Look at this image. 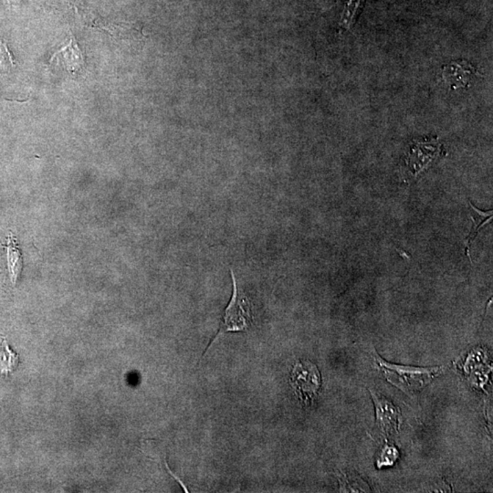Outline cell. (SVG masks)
I'll list each match as a JSON object with an SVG mask.
<instances>
[{
    "mask_svg": "<svg viewBox=\"0 0 493 493\" xmlns=\"http://www.w3.org/2000/svg\"><path fill=\"white\" fill-rule=\"evenodd\" d=\"M376 364L389 383L408 395L421 391L445 369L444 367L418 368L392 365L383 361L380 357H376Z\"/></svg>",
    "mask_w": 493,
    "mask_h": 493,
    "instance_id": "6da1fadb",
    "label": "cell"
},
{
    "mask_svg": "<svg viewBox=\"0 0 493 493\" xmlns=\"http://www.w3.org/2000/svg\"><path fill=\"white\" fill-rule=\"evenodd\" d=\"M231 277L233 281V295L224 312L222 323L217 336L222 332L246 331L253 322L251 301L238 288L236 278L232 270Z\"/></svg>",
    "mask_w": 493,
    "mask_h": 493,
    "instance_id": "7a4b0ae2",
    "label": "cell"
},
{
    "mask_svg": "<svg viewBox=\"0 0 493 493\" xmlns=\"http://www.w3.org/2000/svg\"><path fill=\"white\" fill-rule=\"evenodd\" d=\"M292 385L299 400L306 406L312 405L322 386L321 374L317 365L309 361H297L290 374Z\"/></svg>",
    "mask_w": 493,
    "mask_h": 493,
    "instance_id": "3957f363",
    "label": "cell"
},
{
    "mask_svg": "<svg viewBox=\"0 0 493 493\" xmlns=\"http://www.w3.org/2000/svg\"><path fill=\"white\" fill-rule=\"evenodd\" d=\"M440 146L437 142H420L412 146L406 159L409 171L417 177L439 156Z\"/></svg>",
    "mask_w": 493,
    "mask_h": 493,
    "instance_id": "277c9868",
    "label": "cell"
},
{
    "mask_svg": "<svg viewBox=\"0 0 493 493\" xmlns=\"http://www.w3.org/2000/svg\"><path fill=\"white\" fill-rule=\"evenodd\" d=\"M476 76L478 71L466 60L451 62L443 67L442 73L443 81L452 90L469 88Z\"/></svg>",
    "mask_w": 493,
    "mask_h": 493,
    "instance_id": "5b68a950",
    "label": "cell"
},
{
    "mask_svg": "<svg viewBox=\"0 0 493 493\" xmlns=\"http://www.w3.org/2000/svg\"><path fill=\"white\" fill-rule=\"evenodd\" d=\"M372 398L375 400L376 422H378L379 428L387 436L397 433L398 426H400L398 420H400V415L398 409L395 408L390 401L380 395H376L375 393H372Z\"/></svg>",
    "mask_w": 493,
    "mask_h": 493,
    "instance_id": "8992f818",
    "label": "cell"
},
{
    "mask_svg": "<svg viewBox=\"0 0 493 493\" xmlns=\"http://www.w3.org/2000/svg\"><path fill=\"white\" fill-rule=\"evenodd\" d=\"M74 41L76 40L73 38H71L67 46L63 47L52 57V59L56 58L59 62H62L71 73L78 71V69L82 67L83 65L82 52Z\"/></svg>",
    "mask_w": 493,
    "mask_h": 493,
    "instance_id": "52a82bcc",
    "label": "cell"
},
{
    "mask_svg": "<svg viewBox=\"0 0 493 493\" xmlns=\"http://www.w3.org/2000/svg\"><path fill=\"white\" fill-rule=\"evenodd\" d=\"M7 257L8 271H10V281L14 286L19 278L23 267L22 262V255L21 249L18 244V240L12 233H10L7 243Z\"/></svg>",
    "mask_w": 493,
    "mask_h": 493,
    "instance_id": "ba28073f",
    "label": "cell"
},
{
    "mask_svg": "<svg viewBox=\"0 0 493 493\" xmlns=\"http://www.w3.org/2000/svg\"><path fill=\"white\" fill-rule=\"evenodd\" d=\"M470 206L472 207V220L473 221V227L469 236L465 239V248H466L467 256L472 260L470 255V248L472 245V242L477 237L479 231L483 229V227L485 226L487 223L491 222L492 220V211H483V210L477 209V207L473 206L472 202H470Z\"/></svg>",
    "mask_w": 493,
    "mask_h": 493,
    "instance_id": "9c48e42d",
    "label": "cell"
},
{
    "mask_svg": "<svg viewBox=\"0 0 493 493\" xmlns=\"http://www.w3.org/2000/svg\"><path fill=\"white\" fill-rule=\"evenodd\" d=\"M19 356L11 350L5 338L0 337V372L3 375L12 373L18 367Z\"/></svg>",
    "mask_w": 493,
    "mask_h": 493,
    "instance_id": "30bf717a",
    "label": "cell"
},
{
    "mask_svg": "<svg viewBox=\"0 0 493 493\" xmlns=\"http://www.w3.org/2000/svg\"><path fill=\"white\" fill-rule=\"evenodd\" d=\"M363 0H348L346 3L342 19L340 21V27L342 30H351L356 21L357 14L361 7Z\"/></svg>",
    "mask_w": 493,
    "mask_h": 493,
    "instance_id": "8fae6325",
    "label": "cell"
},
{
    "mask_svg": "<svg viewBox=\"0 0 493 493\" xmlns=\"http://www.w3.org/2000/svg\"><path fill=\"white\" fill-rule=\"evenodd\" d=\"M10 52L8 51V47L5 45V44L0 43V71H2V73H5V70H7V67H5V65L4 63H3V60H10V62H13L12 59H7V58H11Z\"/></svg>",
    "mask_w": 493,
    "mask_h": 493,
    "instance_id": "7c38bea8",
    "label": "cell"
},
{
    "mask_svg": "<svg viewBox=\"0 0 493 493\" xmlns=\"http://www.w3.org/2000/svg\"><path fill=\"white\" fill-rule=\"evenodd\" d=\"M8 4L10 5H16L19 4V2H21V0H8Z\"/></svg>",
    "mask_w": 493,
    "mask_h": 493,
    "instance_id": "4fadbf2b",
    "label": "cell"
}]
</instances>
